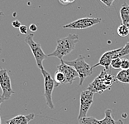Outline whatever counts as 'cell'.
<instances>
[{"label": "cell", "mask_w": 129, "mask_h": 124, "mask_svg": "<svg viewBox=\"0 0 129 124\" xmlns=\"http://www.w3.org/2000/svg\"><path fill=\"white\" fill-rule=\"evenodd\" d=\"M79 42V36L76 34H69L63 38L56 41V48L54 52L47 55V57H55L62 60L64 56L70 54L75 49L76 44Z\"/></svg>", "instance_id": "6da1fadb"}, {"label": "cell", "mask_w": 129, "mask_h": 124, "mask_svg": "<svg viewBox=\"0 0 129 124\" xmlns=\"http://www.w3.org/2000/svg\"><path fill=\"white\" fill-rule=\"evenodd\" d=\"M110 71L103 70L97 78L89 85L87 89L94 93L101 94L106 90L110 89L114 82L117 81L116 76L110 74Z\"/></svg>", "instance_id": "7a4b0ae2"}, {"label": "cell", "mask_w": 129, "mask_h": 124, "mask_svg": "<svg viewBox=\"0 0 129 124\" xmlns=\"http://www.w3.org/2000/svg\"><path fill=\"white\" fill-rule=\"evenodd\" d=\"M64 63L70 66L73 67L78 73L79 78H80V83L79 85L82 86L84 81L85 78L89 76L92 75L93 73V68L92 66H90L89 63L85 62V57L83 55H80L79 57L75 60L72 61H64Z\"/></svg>", "instance_id": "3957f363"}, {"label": "cell", "mask_w": 129, "mask_h": 124, "mask_svg": "<svg viewBox=\"0 0 129 124\" xmlns=\"http://www.w3.org/2000/svg\"><path fill=\"white\" fill-rule=\"evenodd\" d=\"M25 42L27 43V45L30 47L31 50V52L33 54L35 60H36L37 65L41 71L44 69L43 67V61L47 58V55L45 54V52L42 48L40 43H37L36 41H34V34H27V37L25 38Z\"/></svg>", "instance_id": "277c9868"}, {"label": "cell", "mask_w": 129, "mask_h": 124, "mask_svg": "<svg viewBox=\"0 0 129 124\" xmlns=\"http://www.w3.org/2000/svg\"><path fill=\"white\" fill-rule=\"evenodd\" d=\"M42 73L44 78V96H45L46 105L49 108L54 109V103L52 101V93L55 87V80L51 75L45 69L42 70Z\"/></svg>", "instance_id": "5b68a950"}, {"label": "cell", "mask_w": 129, "mask_h": 124, "mask_svg": "<svg viewBox=\"0 0 129 124\" xmlns=\"http://www.w3.org/2000/svg\"><path fill=\"white\" fill-rule=\"evenodd\" d=\"M93 96L94 93L89 89L83 91L80 94V113H79L78 120L79 122L84 117H87V113L93 102Z\"/></svg>", "instance_id": "8992f818"}, {"label": "cell", "mask_w": 129, "mask_h": 124, "mask_svg": "<svg viewBox=\"0 0 129 124\" xmlns=\"http://www.w3.org/2000/svg\"><path fill=\"white\" fill-rule=\"evenodd\" d=\"M0 87L2 89V97L4 101H7L14 94V91L12 88L11 78L8 73V71L4 68L0 69Z\"/></svg>", "instance_id": "52a82bcc"}, {"label": "cell", "mask_w": 129, "mask_h": 124, "mask_svg": "<svg viewBox=\"0 0 129 124\" xmlns=\"http://www.w3.org/2000/svg\"><path fill=\"white\" fill-rule=\"evenodd\" d=\"M101 21L102 19L100 17H83L64 25L62 28L70 29H86L101 23Z\"/></svg>", "instance_id": "ba28073f"}, {"label": "cell", "mask_w": 129, "mask_h": 124, "mask_svg": "<svg viewBox=\"0 0 129 124\" xmlns=\"http://www.w3.org/2000/svg\"><path fill=\"white\" fill-rule=\"evenodd\" d=\"M121 50H122V48H120L118 49L110 50V51L104 52L100 57V58H99L98 63L93 65V66H92V68L93 69L96 67L103 66L104 67L105 70L110 71V66H111V63H112V60L114 58H118V52L121 51Z\"/></svg>", "instance_id": "9c48e42d"}, {"label": "cell", "mask_w": 129, "mask_h": 124, "mask_svg": "<svg viewBox=\"0 0 129 124\" xmlns=\"http://www.w3.org/2000/svg\"><path fill=\"white\" fill-rule=\"evenodd\" d=\"M57 71L63 73L66 78V83L71 84L75 80L76 78H78V73L73 67L70 66L64 63V60H60V64H59L56 67Z\"/></svg>", "instance_id": "30bf717a"}, {"label": "cell", "mask_w": 129, "mask_h": 124, "mask_svg": "<svg viewBox=\"0 0 129 124\" xmlns=\"http://www.w3.org/2000/svg\"><path fill=\"white\" fill-rule=\"evenodd\" d=\"M34 113H30L28 115H17L7 121V124H28L30 121L34 119Z\"/></svg>", "instance_id": "8fae6325"}, {"label": "cell", "mask_w": 129, "mask_h": 124, "mask_svg": "<svg viewBox=\"0 0 129 124\" xmlns=\"http://www.w3.org/2000/svg\"><path fill=\"white\" fill-rule=\"evenodd\" d=\"M99 124H123V121L121 119H113L112 117V110L111 109H107V110H105L104 118L100 120Z\"/></svg>", "instance_id": "7c38bea8"}, {"label": "cell", "mask_w": 129, "mask_h": 124, "mask_svg": "<svg viewBox=\"0 0 129 124\" xmlns=\"http://www.w3.org/2000/svg\"><path fill=\"white\" fill-rule=\"evenodd\" d=\"M122 24L129 25V4L124 3L119 11Z\"/></svg>", "instance_id": "4fadbf2b"}, {"label": "cell", "mask_w": 129, "mask_h": 124, "mask_svg": "<svg viewBox=\"0 0 129 124\" xmlns=\"http://www.w3.org/2000/svg\"><path fill=\"white\" fill-rule=\"evenodd\" d=\"M117 81H119L122 83L129 84V69L121 70L116 76Z\"/></svg>", "instance_id": "5bb4252c"}, {"label": "cell", "mask_w": 129, "mask_h": 124, "mask_svg": "<svg viewBox=\"0 0 129 124\" xmlns=\"http://www.w3.org/2000/svg\"><path fill=\"white\" fill-rule=\"evenodd\" d=\"M55 87H58L60 84H63V83H66V76L63 73L60 72V71L56 70V73L55 74Z\"/></svg>", "instance_id": "9a60e30c"}, {"label": "cell", "mask_w": 129, "mask_h": 124, "mask_svg": "<svg viewBox=\"0 0 129 124\" xmlns=\"http://www.w3.org/2000/svg\"><path fill=\"white\" fill-rule=\"evenodd\" d=\"M118 34L120 37H127L129 34V25H126V24H122L118 28Z\"/></svg>", "instance_id": "2e32d148"}, {"label": "cell", "mask_w": 129, "mask_h": 124, "mask_svg": "<svg viewBox=\"0 0 129 124\" xmlns=\"http://www.w3.org/2000/svg\"><path fill=\"white\" fill-rule=\"evenodd\" d=\"M99 122H100V120L96 119L95 117H85L80 121V123L81 124H99Z\"/></svg>", "instance_id": "e0dca14e"}, {"label": "cell", "mask_w": 129, "mask_h": 124, "mask_svg": "<svg viewBox=\"0 0 129 124\" xmlns=\"http://www.w3.org/2000/svg\"><path fill=\"white\" fill-rule=\"evenodd\" d=\"M122 65V58H114L111 63V67L114 69H119L121 68Z\"/></svg>", "instance_id": "ac0fdd59"}, {"label": "cell", "mask_w": 129, "mask_h": 124, "mask_svg": "<svg viewBox=\"0 0 129 124\" xmlns=\"http://www.w3.org/2000/svg\"><path fill=\"white\" fill-rule=\"evenodd\" d=\"M126 55H129V42L125 44L123 48H122V50L118 52V58L123 57Z\"/></svg>", "instance_id": "d6986e66"}, {"label": "cell", "mask_w": 129, "mask_h": 124, "mask_svg": "<svg viewBox=\"0 0 129 124\" xmlns=\"http://www.w3.org/2000/svg\"><path fill=\"white\" fill-rule=\"evenodd\" d=\"M121 69L122 70L129 69V59H127V58H122V59Z\"/></svg>", "instance_id": "ffe728a7"}, {"label": "cell", "mask_w": 129, "mask_h": 124, "mask_svg": "<svg viewBox=\"0 0 129 124\" xmlns=\"http://www.w3.org/2000/svg\"><path fill=\"white\" fill-rule=\"evenodd\" d=\"M100 1L103 3L104 4H105L108 8H111L113 6V2L115 1V0H100Z\"/></svg>", "instance_id": "44dd1931"}, {"label": "cell", "mask_w": 129, "mask_h": 124, "mask_svg": "<svg viewBox=\"0 0 129 124\" xmlns=\"http://www.w3.org/2000/svg\"><path fill=\"white\" fill-rule=\"evenodd\" d=\"M20 32L22 34H27V27L26 25H22L21 27L19 28Z\"/></svg>", "instance_id": "7402d4cb"}, {"label": "cell", "mask_w": 129, "mask_h": 124, "mask_svg": "<svg viewBox=\"0 0 129 124\" xmlns=\"http://www.w3.org/2000/svg\"><path fill=\"white\" fill-rule=\"evenodd\" d=\"M12 25H13V27L15 28H19L22 26L21 23H20V21H18V20H14V21H13Z\"/></svg>", "instance_id": "603a6c76"}, {"label": "cell", "mask_w": 129, "mask_h": 124, "mask_svg": "<svg viewBox=\"0 0 129 124\" xmlns=\"http://www.w3.org/2000/svg\"><path fill=\"white\" fill-rule=\"evenodd\" d=\"M29 30L31 32H35L37 31V24H34V23H31V24L29 26Z\"/></svg>", "instance_id": "cb8c5ba5"}, {"label": "cell", "mask_w": 129, "mask_h": 124, "mask_svg": "<svg viewBox=\"0 0 129 124\" xmlns=\"http://www.w3.org/2000/svg\"><path fill=\"white\" fill-rule=\"evenodd\" d=\"M75 1V0H59V2L61 4H63V5L72 4V3H74Z\"/></svg>", "instance_id": "d4e9b609"}, {"label": "cell", "mask_w": 129, "mask_h": 124, "mask_svg": "<svg viewBox=\"0 0 129 124\" xmlns=\"http://www.w3.org/2000/svg\"><path fill=\"white\" fill-rule=\"evenodd\" d=\"M4 101V99H3V97H2V95L0 94V105H1V103H3Z\"/></svg>", "instance_id": "484cf974"}, {"label": "cell", "mask_w": 129, "mask_h": 124, "mask_svg": "<svg viewBox=\"0 0 129 124\" xmlns=\"http://www.w3.org/2000/svg\"><path fill=\"white\" fill-rule=\"evenodd\" d=\"M2 15H4V13H3V12H0V17H1Z\"/></svg>", "instance_id": "4316f807"}, {"label": "cell", "mask_w": 129, "mask_h": 124, "mask_svg": "<svg viewBox=\"0 0 129 124\" xmlns=\"http://www.w3.org/2000/svg\"><path fill=\"white\" fill-rule=\"evenodd\" d=\"M1 106V105H0ZM0 124H2V121H1V117H0Z\"/></svg>", "instance_id": "83f0119b"}, {"label": "cell", "mask_w": 129, "mask_h": 124, "mask_svg": "<svg viewBox=\"0 0 129 124\" xmlns=\"http://www.w3.org/2000/svg\"><path fill=\"white\" fill-rule=\"evenodd\" d=\"M0 52H1V49H0Z\"/></svg>", "instance_id": "f1b7e54d"}, {"label": "cell", "mask_w": 129, "mask_h": 124, "mask_svg": "<svg viewBox=\"0 0 129 124\" xmlns=\"http://www.w3.org/2000/svg\"><path fill=\"white\" fill-rule=\"evenodd\" d=\"M80 124H81V123H80Z\"/></svg>", "instance_id": "f546056e"}]
</instances>
